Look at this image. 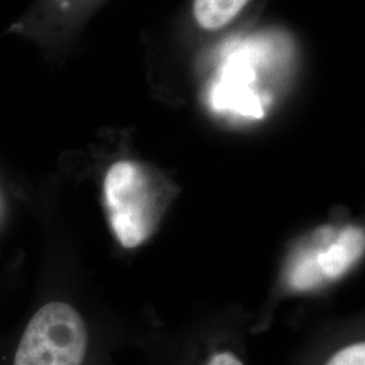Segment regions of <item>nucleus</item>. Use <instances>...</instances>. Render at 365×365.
Here are the masks:
<instances>
[{"label": "nucleus", "instance_id": "423d86ee", "mask_svg": "<svg viewBox=\"0 0 365 365\" xmlns=\"http://www.w3.org/2000/svg\"><path fill=\"white\" fill-rule=\"evenodd\" d=\"M206 365H244L242 361L232 352H218L210 357Z\"/></svg>", "mask_w": 365, "mask_h": 365}, {"label": "nucleus", "instance_id": "f257e3e1", "mask_svg": "<svg viewBox=\"0 0 365 365\" xmlns=\"http://www.w3.org/2000/svg\"><path fill=\"white\" fill-rule=\"evenodd\" d=\"M105 199L108 220L122 247H140L152 235L164 210L144 168L133 161H117L107 170Z\"/></svg>", "mask_w": 365, "mask_h": 365}, {"label": "nucleus", "instance_id": "39448f33", "mask_svg": "<svg viewBox=\"0 0 365 365\" xmlns=\"http://www.w3.org/2000/svg\"><path fill=\"white\" fill-rule=\"evenodd\" d=\"M327 365H365V344L356 342L336 353Z\"/></svg>", "mask_w": 365, "mask_h": 365}, {"label": "nucleus", "instance_id": "f03ea898", "mask_svg": "<svg viewBox=\"0 0 365 365\" xmlns=\"http://www.w3.org/2000/svg\"><path fill=\"white\" fill-rule=\"evenodd\" d=\"M88 348V330L78 310L52 302L27 324L11 365H86Z\"/></svg>", "mask_w": 365, "mask_h": 365}, {"label": "nucleus", "instance_id": "7ed1b4c3", "mask_svg": "<svg viewBox=\"0 0 365 365\" xmlns=\"http://www.w3.org/2000/svg\"><path fill=\"white\" fill-rule=\"evenodd\" d=\"M364 249V233L357 227H348L321 252L306 253L321 279H337L360 259Z\"/></svg>", "mask_w": 365, "mask_h": 365}, {"label": "nucleus", "instance_id": "20e7f679", "mask_svg": "<svg viewBox=\"0 0 365 365\" xmlns=\"http://www.w3.org/2000/svg\"><path fill=\"white\" fill-rule=\"evenodd\" d=\"M248 3L249 0H194L192 13L200 29L215 31L229 25Z\"/></svg>", "mask_w": 365, "mask_h": 365}]
</instances>
